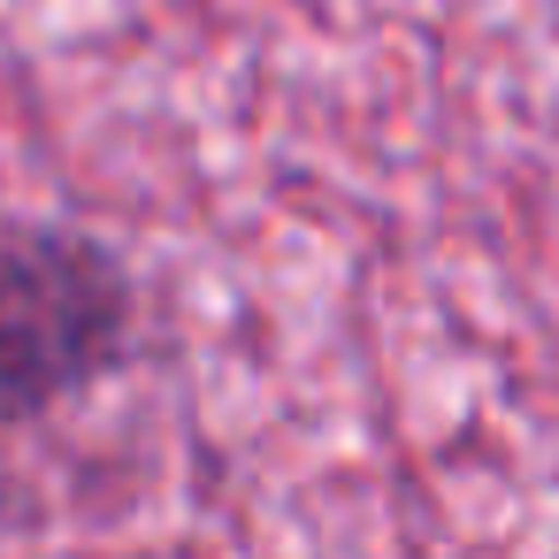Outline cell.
Listing matches in <instances>:
<instances>
[{"label": "cell", "instance_id": "6da1fadb", "mask_svg": "<svg viewBox=\"0 0 559 559\" xmlns=\"http://www.w3.org/2000/svg\"><path fill=\"white\" fill-rule=\"evenodd\" d=\"M131 353V269L62 223L0 230V437L116 376Z\"/></svg>", "mask_w": 559, "mask_h": 559}]
</instances>
